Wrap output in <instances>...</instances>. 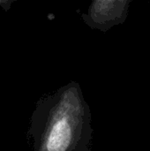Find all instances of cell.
Returning <instances> with one entry per match:
<instances>
[{
	"instance_id": "cell-1",
	"label": "cell",
	"mask_w": 150,
	"mask_h": 151,
	"mask_svg": "<svg viewBox=\"0 0 150 151\" xmlns=\"http://www.w3.org/2000/svg\"><path fill=\"white\" fill-rule=\"evenodd\" d=\"M27 135L33 151H91L92 115L80 87L69 84L39 100Z\"/></svg>"
},
{
	"instance_id": "cell-2",
	"label": "cell",
	"mask_w": 150,
	"mask_h": 151,
	"mask_svg": "<svg viewBox=\"0 0 150 151\" xmlns=\"http://www.w3.org/2000/svg\"><path fill=\"white\" fill-rule=\"evenodd\" d=\"M19 0H0V11L4 12H9L12 5Z\"/></svg>"
}]
</instances>
